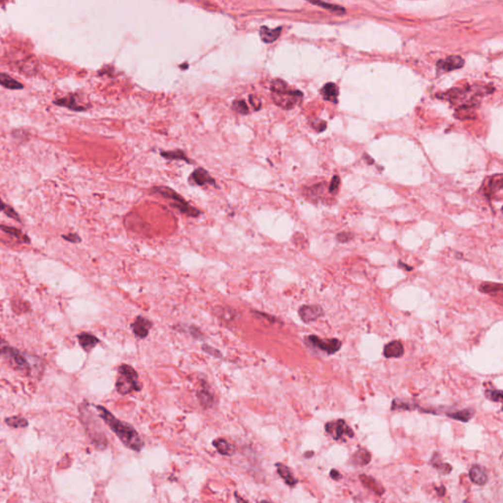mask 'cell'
Segmentation results:
<instances>
[{
	"instance_id": "6da1fadb",
	"label": "cell",
	"mask_w": 503,
	"mask_h": 503,
	"mask_svg": "<svg viewBox=\"0 0 503 503\" xmlns=\"http://www.w3.org/2000/svg\"><path fill=\"white\" fill-rule=\"evenodd\" d=\"M95 408L104 424L112 433L115 434L126 447L135 452H140L144 448V440L131 424L119 420L110 411L101 405H95Z\"/></svg>"
},
{
	"instance_id": "7a4b0ae2",
	"label": "cell",
	"mask_w": 503,
	"mask_h": 503,
	"mask_svg": "<svg viewBox=\"0 0 503 503\" xmlns=\"http://www.w3.org/2000/svg\"><path fill=\"white\" fill-rule=\"evenodd\" d=\"M80 418L90 439L96 448L99 450H104L108 445L107 437L100 422L98 421V419L89 410L86 404H82L80 406Z\"/></svg>"
},
{
	"instance_id": "3957f363",
	"label": "cell",
	"mask_w": 503,
	"mask_h": 503,
	"mask_svg": "<svg viewBox=\"0 0 503 503\" xmlns=\"http://www.w3.org/2000/svg\"><path fill=\"white\" fill-rule=\"evenodd\" d=\"M115 388L121 395H128L142 390L143 384L140 381L138 372L132 366L121 364L118 367Z\"/></svg>"
},
{
	"instance_id": "277c9868",
	"label": "cell",
	"mask_w": 503,
	"mask_h": 503,
	"mask_svg": "<svg viewBox=\"0 0 503 503\" xmlns=\"http://www.w3.org/2000/svg\"><path fill=\"white\" fill-rule=\"evenodd\" d=\"M270 91L274 103L284 109H290L296 106L303 98V94L300 91L291 89L280 79H276L271 83Z\"/></svg>"
},
{
	"instance_id": "5b68a950",
	"label": "cell",
	"mask_w": 503,
	"mask_h": 503,
	"mask_svg": "<svg viewBox=\"0 0 503 503\" xmlns=\"http://www.w3.org/2000/svg\"><path fill=\"white\" fill-rule=\"evenodd\" d=\"M151 193L157 194L167 200L171 201V206L175 207L176 209L190 218H198L201 215V212L195 206L191 205L184 198H182L179 194H177L174 190L168 187L159 186V187H153L151 189Z\"/></svg>"
},
{
	"instance_id": "8992f818",
	"label": "cell",
	"mask_w": 503,
	"mask_h": 503,
	"mask_svg": "<svg viewBox=\"0 0 503 503\" xmlns=\"http://www.w3.org/2000/svg\"><path fill=\"white\" fill-rule=\"evenodd\" d=\"M2 356L8 359L9 363L15 368L16 370L21 371L26 375H30L32 373L33 369L31 364L29 363L28 358L24 353H22L18 349L13 348L9 345L2 354Z\"/></svg>"
},
{
	"instance_id": "52a82bcc",
	"label": "cell",
	"mask_w": 503,
	"mask_h": 503,
	"mask_svg": "<svg viewBox=\"0 0 503 503\" xmlns=\"http://www.w3.org/2000/svg\"><path fill=\"white\" fill-rule=\"evenodd\" d=\"M325 431L334 440H342L345 436L349 438L354 436V432L344 420H336L327 423L325 425Z\"/></svg>"
},
{
	"instance_id": "ba28073f",
	"label": "cell",
	"mask_w": 503,
	"mask_h": 503,
	"mask_svg": "<svg viewBox=\"0 0 503 503\" xmlns=\"http://www.w3.org/2000/svg\"><path fill=\"white\" fill-rule=\"evenodd\" d=\"M307 340L310 345L327 353L328 355H332V354L338 352L342 346L341 341L336 338L321 339V338L316 336V335H310V336L307 338Z\"/></svg>"
},
{
	"instance_id": "9c48e42d",
	"label": "cell",
	"mask_w": 503,
	"mask_h": 503,
	"mask_svg": "<svg viewBox=\"0 0 503 503\" xmlns=\"http://www.w3.org/2000/svg\"><path fill=\"white\" fill-rule=\"evenodd\" d=\"M197 399L203 410L212 409L216 405V395L205 381H201L200 383V386L197 389Z\"/></svg>"
},
{
	"instance_id": "30bf717a",
	"label": "cell",
	"mask_w": 503,
	"mask_h": 503,
	"mask_svg": "<svg viewBox=\"0 0 503 503\" xmlns=\"http://www.w3.org/2000/svg\"><path fill=\"white\" fill-rule=\"evenodd\" d=\"M152 321L148 318L143 316H138L135 320L131 323L130 327L135 334V336L139 339H145L149 336L150 331L152 328Z\"/></svg>"
},
{
	"instance_id": "8fae6325",
	"label": "cell",
	"mask_w": 503,
	"mask_h": 503,
	"mask_svg": "<svg viewBox=\"0 0 503 503\" xmlns=\"http://www.w3.org/2000/svg\"><path fill=\"white\" fill-rule=\"evenodd\" d=\"M53 104L60 106V107H65L72 111H77V112L86 111L90 107L87 105H82L80 103L79 95H77V94H69L68 96H66L64 98L54 100Z\"/></svg>"
},
{
	"instance_id": "7c38bea8",
	"label": "cell",
	"mask_w": 503,
	"mask_h": 503,
	"mask_svg": "<svg viewBox=\"0 0 503 503\" xmlns=\"http://www.w3.org/2000/svg\"><path fill=\"white\" fill-rule=\"evenodd\" d=\"M464 65V59L458 55H451L443 60H439L436 65L438 73L450 72L456 69L462 68Z\"/></svg>"
},
{
	"instance_id": "4fadbf2b",
	"label": "cell",
	"mask_w": 503,
	"mask_h": 503,
	"mask_svg": "<svg viewBox=\"0 0 503 503\" xmlns=\"http://www.w3.org/2000/svg\"><path fill=\"white\" fill-rule=\"evenodd\" d=\"M298 313L304 322L310 323L321 317L323 315V310L318 305H304L299 309Z\"/></svg>"
},
{
	"instance_id": "5bb4252c",
	"label": "cell",
	"mask_w": 503,
	"mask_h": 503,
	"mask_svg": "<svg viewBox=\"0 0 503 503\" xmlns=\"http://www.w3.org/2000/svg\"><path fill=\"white\" fill-rule=\"evenodd\" d=\"M77 339L80 346L87 353L91 352L96 346L100 344V339L90 332H81L77 335Z\"/></svg>"
},
{
	"instance_id": "9a60e30c",
	"label": "cell",
	"mask_w": 503,
	"mask_h": 503,
	"mask_svg": "<svg viewBox=\"0 0 503 503\" xmlns=\"http://www.w3.org/2000/svg\"><path fill=\"white\" fill-rule=\"evenodd\" d=\"M189 181L191 184H196L198 186H204L206 184L216 185L215 179L203 168H197L194 170L189 178Z\"/></svg>"
},
{
	"instance_id": "2e32d148",
	"label": "cell",
	"mask_w": 503,
	"mask_h": 503,
	"mask_svg": "<svg viewBox=\"0 0 503 503\" xmlns=\"http://www.w3.org/2000/svg\"><path fill=\"white\" fill-rule=\"evenodd\" d=\"M213 445L217 449V451L223 456H232L236 452V446L229 442L227 439L219 437L213 441Z\"/></svg>"
},
{
	"instance_id": "e0dca14e",
	"label": "cell",
	"mask_w": 503,
	"mask_h": 503,
	"mask_svg": "<svg viewBox=\"0 0 503 503\" xmlns=\"http://www.w3.org/2000/svg\"><path fill=\"white\" fill-rule=\"evenodd\" d=\"M386 358H401L404 355V346L401 341L394 340L387 343L384 348Z\"/></svg>"
},
{
	"instance_id": "ac0fdd59",
	"label": "cell",
	"mask_w": 503,
	"mask_h": 503,
	"mask_svg": "<svg viewBox=\"0 0 503 503\" xmlns=\"http://www.w3.org/2000/svg\"><path fill=\"white\" fill-rule=\"evenodd\" d=\"M275 467L277 470V474L283 479V481L285 482L286 485L293 487L298 484V480L295 478L294 475H293L291 469L288 466H286L282 463H276Z\"/></svg>"
},
{
	"instance_id": "d6986e66",
	"label": "cell",
	"mask_w": 503,
	"mask_h": 503,
	"mask_svg": "<svg viewBox=\"0 0 503 503\" xmlns=\"http://www.w3.org/2000/svg\"><path fill=\"white\" fill-rule=\"evenodd\" d=\"M176 330H178L179 332H187L190 336L194 339V340H197V341H203L206 339V336L204 335V333L196 325L194 324H191V325H182V324H178L174 327Z\"/></svg>"
},
{
	"instance_id": "ffe728a7",
	"label": "cell",
	"mask_w": 503,
	"mask_h": 503,
	"mask_svg": "<svg viewBox=\"0 0 503 503\" xmlns=\"http://www.w3.org/2000/svg\"><path fill=\"white\" fill-rule=\"evenodd\" d=\"M469 478L472 481V483L478 486H485L488 480L485 469L479 465H474L470 469Z\"/></svg>"
},
{
	"instance_id": "44dd1931",
	"label": "cell",
	"mask_w": 503,
	"mask_h": 503,
	"mask_svg": "<svg viewBox=\"0 0 503 503\" xmlns=\"http://www.w3.org/2000/svg\"><path fill=\"white\" fill-rule=\"evenodd\" d=\"M502 175L498 174L495 176H492L487 182L486 187L485 189V192L487 197L491 198L494 197L497 193H500L502 190Z\"/></svg>"
},
{
	"instance_id": "7402d4cb",
	"label": "cell",
	"mask_w": 503,
	"mask_h": 503,
	"mask_svg": "<svg viewBox=\"0 0 503 503\" xmlns=\"http://www.w3.org/2000/svg\"><path fill=\"white\" fill-rule=\"evenodd\" d=\"M0 85L11 91H19L24 89V85L22 83L13 79L6 73H0Z\"/></svg>"
},
{
	"instance_id": "603a6c76",
	"label": "cell",
	"mask_w": 503,
	"mask_h": 503,
	"mask_svg": "<svg viewBox=\"0 0 503 503\" xmlns=\"http://www.w3.org/2000/svg\"><path fill=\"white\" fill-rule=\"evenodd\" d=\"M281 31H282L281 27H278L276 29H269L266 26H263V27H261V30H260V35L264 43L271 44L279 37Z\"/></svg>"
},
{
	"instance_id": "cb8c5ba5",
	"label": "cell",
	"mask_w": 503,
	"mask_h": 503,
	"mask_svg": "<svg viewBox=\"0 0 503 503\" xmlns=\"http://www.w3.org/2000/svg\"><path fill=\"white\" fill-rule=\"evenodd\" d=\"M0 230L3 231L4 233L6 234H9L11 235L12 237L16 238L18 242L20 243H24V244H31V240L29 238L28 235H26L24 232H22L20 229L18 228H15V227H11V226H6V225H2L0 224Z\"/></svg>"
},
{
	"instance_id": "d4e9b609",
	"label": "cell",
	"mask_w": 503,
	"mask_h": 503,
	"mask_svg": "<svg viewBox=\"0 0 503 503\" xmlns=\"http://www.w3.org/2000/svg\"><path fill=\"white\" fill-rule=\"evenodd\" d=\"M338 88L333 83H328L322 88L321 90V96L324 100L332 101L334 103L337 102V97H338Z\"/></svg>"
},
{
	"instance_id": "484cf974",
	"label": "cell",
	"mask_w": 503,
	"mask_h": 503,
	"mask_svg": "<svg viewBox=\"0 0 503 503\" xmlns=\"http://www.w3.org/2000/svg\"><path fill=\"white\" fill-rule=\"evenodd\" d=\"M474 414H475V411L473 409H464V410H460V411L453 412V413H448L447 416L451 419H454V420L466 423L471 420Z\"/></svg>"
},
{
	"instance_id": "4316f807",
	"label": "cell",
	"mask_w": 503,
	"mask_h": 503,
	"mask_svg": "<svg viewBox=\"0 0 503 503\" xmlns=\"http://www.w3.org/2000/svg\"><path fill=\"white\" fill-rule=\"evenodd\" d=\"M4 422L8 427H11L14 429H23V428H27L29 426V422L27 419H25L21 416L8 417L5 419Z\"/></svg>"
},
{
	"instance_id": "83f0119b",
	"label": "cell",
	"mask_w": 503,
	"mask_h": 503,
	"mask_svg": "<svg viewBox=\"0 0 503 503\" xmlns=\"http://www.w3.org/2000/svg\"><path fill=\"white\" fill-rule=\"evenodd\" d=\"M1 212H3L10 218H13L14 220H16L18 222H22V220L20 218V216L14 211V208L12 206L6 204L1 199H0V213H1Z\"/></svg>"
},
{
	"instance_id": "f1b7e54d",
	"label": "cell",
	"mask_w": 503,
	"mask_h": 503,
	"mask_svg": "<svg viewBox=\"0 0 503 503\" xmlns=\"http://www.w3.org/2000/svg\"><path fill=\"white\" fill-rule=\"evenodd\" d=\"M160 154L164 158H167V159H181V160H186L189 162L187 155L181 150H177V151H162V152H160Z\"/></svg>"
},
{
	"instance_id": "f546056e",
	"label": "cell",
	"mask_w": 503,
	"mask_h": 503,
	"mask_svg": "<svg viewBox=\"0 0 503 503\" xmlns=\"http://www.w3.org/2000/svg\"><path fill=\"white\" fill-rule=\"evenodd\" d=\"M201 350L205 354L212 356L214 358H217V359H222L223 358V354L218 349H217V348H215V347H213L211 345H208V344L202 343L201 344Z\"/></svg>"
},
{
	"instance_id": "4dcf8cb0",
	"label": "cell",
	"mask_w": 503,
	"mask_h": 503,
	"mask_svg": "<svg viewBox=\"0 0 503 503\" xmlns=\"http://www.w3.org/2000/svg\"><path fill=\"white\" fill-rule=\"evenodd\" d=\"M502 289V285L500 283H492V282H485L480 286V290L484 293H494L500 291Z\"/></svg>"
},
{
	"instance_id": "1f68e13d",
	"label": "cell",
	"mask_w": 503,
	"mask_h": 503,
	"mask_svg": "<svg viewBox=\"0 0 503 503\" xmlns=\"http://www.w3.org/2000/svg\"><path fill=\"white\" fill-rule=\"evenodd\" d=\"M360 479H361V481L364 483V485L366 486H368L369 488H371L374 492L381 494V492L379 491V487H377V486H381L377 484L371 477H367V476L363 475V476H360Z\"/></svg>"
},
{
	"instance_id": "d6a6232c",
	"label": "cell",
	"mask_w": 503,
	"mask_h": 503,
	"mask_svg": "<svg viewBox=\"0 0 503 503\" xmlns=\"http://www.w3.org/2000/svg\"><path fill=\"white\" fill-rule=\"evenodd\" d=\"M231 107L236 112H238L240 114H248L250 112L249 111V107H248L246 101H243V100H241V101H234Z\"/></svg>"
},
{
	"instance_id": "836d02e7",
	"label": "cell",
	"mask_w": 503,
	"mask_h": 503,
	"mask_svg": "<svg viewBox=\"0 0 503 503\" xmlns=\"http://www.w3.org/2000/svg\"><path fill=\"white\" fill-rule=\"evenodd\" d=\"M312 4L314 5H319V6H321L322 8L324 9H327L331 12H337V13H345V9L341 6H337V5H333V4H327V3H324V2H311Z\"/></svg>"
},
{
	"instance_id": "e575fe53",
	"label": "cell",
	"mask_w": 503,
	"mask_h": 503,
	"mask_svg": "<svg viewBox=\"0 0 503 503\" xmlns=\"http://www.w3.org/2000/svg\"><path fill=\"white\" fill-rule=\"evenodd\" d=\"M363 452H364V449H360V450L355 454V456H354V457H359L358 463H360V465H362V466H366V465L369 462V461H370V458H371V457H370V454H369L368 451H366L365 455L363 454Z\"/></svg>"
},
{
	"instance_id": "d590c367",
	"label": "cell",
	"mask_w": 503,
	"mask_h": 503,
	"mask_svg": "<svg viewBox=\"0 0 503 503\" xmlns=\"http://www.w3.org/2000/svg\"><path fill=\"white\" fill-rule=\"evenodd\" d=\"M486 398H488L489 400L493 401V402H501L502 401V392L501 390H497V389H493V390H486Z\"/></svg>"
},
{
	"instance_id": "8d00e7d4",
	"label": "cell",
	"mask_w": 503,
	"mask_h": 503,
	"mask_svg": "<svg viewBox=\"0 0 503 503\" xmlns=\"http://www.w3.org/2000/svg\"><path fill=\"white\" fill-rule=\"evenodd\" d=\"M222 313V316H220L221 318H223V319L225 320H232L235 319V316L234 314H238L235 310H231V309H226V308H222L221 312Z\"/></svg>"
},
{
	"instance_id": "74e56055",
	"label": "cell",
	"mask_w": 503,
	"mask_h": 503,
	"mask_svg": "<svg viewBox=\"0 0 503 503\" xmlns=\"http://www.w3.org/2000/svg\"><path fill=\"white\" fill-rule=\"evenodd\" d=\"M61 237H62L64 240H66V241H68V242H71V243H75V244H77V243H81V242H82L81 237H80L77 233H69V234H67V235H61Z\"/></svg>"
},
{
	"instance_id": "f35d334b",
	"label": "cell",
	"mask_w": 503,
	"mask_h": 503,
	"mask_svg": "<svg viewBox=\"0 0 503 503\" xmlns=\"http://www.w3.org/2000/svg\"><path fill=\"white\" fill-rule=\"evenodd\" d=\"M339 184H340L339 177L338 176H334L332 181H331V184L329 186V192L332 193V194H336L337 191H338V188H339Z\"/></svg>"
},
{
	"instance_id": "ab89813d",
	"label": "cell",
	"mask_w": 503,
	"mask_h": 503,
	"mask_svg": "<svg viewBox=\"0 0 503 503\" xmlns=\"http://www.w3.org/2000/svg\"><path fill=\"white\" fill-rule=\"evenodd\" d=\"M249 101H250L251 104L254 106L255 110H259V109L262 107V102H261V101H260L257 97L252 96V95H251V96L249 97Z\"/></svg>"
},
{
	"instance_id": "60d3db41",
	"label": "cell",
	"mask_w": 503,
	"mask_h": 503,
	"mask_svg": "<svg viewBox=\"0 0 503 503\" xmlns=\"http://www.w3.org/2000/svg\"><path fill=\"white\" fill-rule=\"evenodd\" d=\"M336 238H337V240H338L339 242H341V243H345V242L350 241V240L353 238V235H352V234H350V233H348V232H342V233H339V234L337 235V237H336Z\"/></svg>"
},
{
	"instance_id": "b9f144b4",
	"label": "cell",
	"mask_w": 503,
	"mask_h": 503,
	"mask_svg": "<svg viewBox=\"0 0 503 503\" xmlns=\"http://www.w3.org/2000/svg\"><path fill=\"white\" fill-rule=\"evenodd\" d=\"M8 346H9L8 342L5 339H3L2 337H0V356H2L3 352L6 350V348Z\"/></svg>"
},
{
	"instance_id": "7bdbcfd3",
	"label": "cell",
	"mask_w": 503,
	"mask_h": 503,
	"mask_svg": "<svg viewBox=\"0 0 503 503\" xmlns=\"http://www.w3.org/2000/svg\"><path fill=\"white\" fill-rule=\"evenodd\" d=\"M330 477H331L333 480H335V481H338V480H340V479L342 478V475H341L339 472H337L336 470H331V472H330Z\"/></svg>"
},
{
	"instance_id": "ee69618b",
	"label": "cell",
	"mask_w": 503,
	"mask_h": 503,
	"mask_svg": "<svg viewBox=\"0 0 503 503\" xmlns=\"http://www.w3.org/2000/svg\"><path fill=\"white\" fill-rule=\"evenodd\" d=\"M235 498H236V500H237V502H238V503H248V501H247V500H245V499H243V498H242V496H240V497H239V495L237 494V492H235Z\"/></svg>"
},
{
	"instance_id": "f6af8a7d",
	"label": "cell",
	"mask_w": 503,
	"mask_h": 503,
	"mask_svg": "<svg viewBox=\"0 0 503 503\" xmlns=\"http://www.w3.org/2000/svg\"><path fill=\"white\" fill-rule=\"evenodd\" d=\"M398 266H399L400 268H405V269H406L407 271H409V270H412V268H411V267H409V266H406V265H405L404 263H402V262H399V263H398Z\"/></svg>"
},
{
	"instance_id": "bcb514c9",
	"label": "cell",
	"mask_w": 503,
	"mask_h": 503,
	"mask_svg": "<svg viewBox=\"0 0 503 503\" xmlns=\"http://www.w3.org/2000/svg\"><path fill=\"white\" fill-rule=\"evenodd\" d=\"M259 503H273L272 501L270 500H267V499H264V500H261Z\"/></svg>"
}]
</instances>
